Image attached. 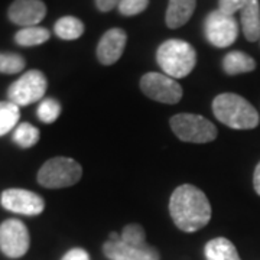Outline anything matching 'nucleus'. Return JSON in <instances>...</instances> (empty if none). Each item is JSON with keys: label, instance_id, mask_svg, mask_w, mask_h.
<instances>
[{"label": "nucleus", "instance_id": "nucleus-6", "mask_svg": "<svg viewBox=\"0 0 260 260\" xmlns=\"http://www.w3.org/2000/svg\"><path fill=\"white\" fill-rule=\"evenodd\" d=\"M48 88L47 77L39 70H30L12 84L8 90L9 102L20 106H29L39 102Z\"/></svg>", "mask_w": 260, "mask_h": 260}, {"label": "nucleus", "instance_id": "nucleus-1", "mask_svg": "<svg viewBox=\"0 0 260 260\" xmlns=\"http://www.w3.org/2000/svg\"><path fill=\"white\" fill-rule=\"evenodd\" d=\"M169 214L179 230L194 233L211 220V204L207 195L191 184L179 185L169 200Z\"/></svg>", "mask_w": 260, "mask_h": 260}, {"label": "nucleus", "instance_id": "nucleus-9", "mask_svg": "<svg viewBox=\"0 0 260 260\" xmlns=\"http://www.w3.org/2000/svg\"><path fill=\"white\" fill-rule=\"evenodd\" d=\"M30 237L22 221L9 218L0 224V250L10 259H19L29 250Z\"/></svg>", "mask_w": 260, "mask_h": 260}, {"label": "nucleus", "instance_id": "nucleus-14", "mask_svg": "<svg viewBox=\"0 0 260 260\" xmlns=\"http://www.w3.org/2000/svg\"><path fill=\"white\" fill-rule=\"evenodd\" d=\"M243 34L249 42H256L260 38V6L259 0H247L240 10Z\"/></svg>", "mask_w": 260, "mask_h": 260}, {"label": "nucleus", "instance_id": "nucleus-5", "mask_svg": "<svg viewBox=\"0 0 260 260\" xmlns=\"http://www.w3.org/2000/svg\"><path fill=\"white\" fill-rule=\"evenodd\" d=\"M171 129L182 142L208 143L217 138V127L213 121L200 114L179 113L171 117Z\"/></svg>", "mask_w": 260, "mask_h": 260}, {"label": "nucleus", "instance_id": "nucleus-18", "mask_svg": "<svg viewBox=\"0 0 260 260\" xmlns=\"http://www.w3.org/2000/svg\"><path fill=\"white\" fill-rule=\"evenodd\" d=\"M84 23L74 16H64L55 23V35L64 41H74L84 34Z\"/></svg>", "mask_w": 260, "mask_h": 260}, {"label": "nucleus", "instance_id": "nucleus-8", "mask_svg": "<svg viewBox=\"0 0 260 260\" xmlns=\"http://www.w3.org/2000/svg\"><path fill=\"white\" fill-rule=\"evenodd\" d=\"M140 88L146 97L164 104H177L182 99V87L171 77L148 73L140 80Z\"/></svg>", "mask_w": 260, "mask_h": 260}, {"label": "nucleus", "instance_id": "nucleus-12", "mask_svg": "<svg viewBox=\"0 0 260 260\" xmlns=\"http://www.w3.org/2000/svg\"><path fill=\"white\" fill-rule=\"evenodd\" d=\"M47 6L42 0H15L9 8V19L23 28L37 26L45 18Z\"/></svg>", "mask_w": 260, "mask_h": 260}, {"label": "nucleus", "instance_id": "nucleus-16", "mask_svg": "<svg viewBox=\"0 0 260 260\" xmlns=\"http://www.w3.org/2000/svg\"><path fill=\"white\" fill-rule=\"evenodd\" d=\"M207 260H242L236 246L229 239L217 237L205 244Z\"/></svg>", "mask_w": 260, "mask_h": 260}, {"label": "nucleus", "instance_id": "nucleus-19", "mask_svg": "<svg viewBox=\"0 0 260 260\" xmlns=\"http://www.w3.org/2000/svg\"><path fill=\"white\" fill-rule=\"evenodd\" d=\"M51 38L49 30L41 26H29L22 28L15 35V42L20 47H37L44 42H47Z\"/></svg>", "mask_w": 260, "mask_h": 260}, {"label": "nucleus", "instance_id": "nucleus-11", "mask_svg": "<svg viewBox=\"0 0 260 260\" xmlns=\"http://www.w3.org/2000/svg\"><path fill=\"white\" fill-rule=\"evenodd\" d=\"M103 253L110 260H160L159 251L149 246H132L123 240L106 242L103 244Z\"/></svg>", "mask_w": 260, "mask_h": 260}, {"label": "nucleus", "instance_id": "nucleus-10", "mask_svg": "<svg viewBox=\"0 0 260 260\" xmlns=\"http://www.w3.org/2000/svg\"><path fill=\"white\" fill-rule=\"evenodd\" d=\"M0 204L5 210L22 215H38L45 208V201L41 195L22 188H10L3 191Z\"/></svg>", "mask_w": 260, "mask_h": 260}, {"label": "nucleus", "instance_id": "nucleus-13", "mask_svg": "<svg viewBox=\"0 0 260 260\" xmlns=\"http://www.w3.org/2000/svg\"><path fill=\"white\" fill-rule=\"evenodd\" d=\"M127 42L126 32L120 28L107 30L97 45V58L103 65H113L120 59Z\"/></svg>", "mask_w": 260, "mask_h": 260}, {"label": "nucleus", "instance_id": "nucleus-2", "mask_svg": "<svg viewBox=\"0 0 260 260\" xmlns=\"http://www.w3.org/2000/svg\"><path fill=\"white\" fill-rule=\"evenodd\" d=\"M214 116L236 130H250L259 124L257 110L244 97L234 93L218 94L213 102Z\"/></svg>", "mask_w": 260, "mask_h": 260}, {"label": "nucleus", "instance_id": "nucleus-4", "mask_svg": "<svg viewBox=\"0 0 260 260\" xmlns=\"http://www.w3.org/2000/svg\"><path fill=\"white\" fill-rule=\"evenodd\" d=\"M83 177L81 165L71 158H52L38 172V182L45 188H67L77 184Z\"/></svg>", "mask_w": 260, "mask_h": 260}, {"label": "nucleus", "instance_id": "nucleus-17", "mask_svg": "<svg viewBox=\"0 0 260 260\" xmlns=\"http://www.w3.org/2000/svg\"><path fill=\"white\" fill-rule=\"evenodd\" d=\"M256 68V61L242 51H232L223 59V70L227 75L251 73Z\"/></svg>", "mask_w": 260, "mask_h": 260}, {"label": "nucleus", "instance_id": "nucleus-21", "mask_svg": "<svg viewBox=\"0 0 260 260\" xmlns=\"http://www.w3.org/2000/svg\"><path fill=\"white\" fill-rule=\"evenodd\" d=\"M39 140V130L30 123H22L13 132V142L23 149L35 146Z\"/></svg>", "mask_w": 260, "mask_h": 260}, {"label": "nucleus", "instance_id": "nucleus-15", "mask_svg": "<svg viewBox=\"0 0 260 260\" xmlns=\"http://www.w3.org/2000/svg\"><path fill=\"white\" fill-rule=\"evenodd\" d=\"M197 0H169L167 9L168 28L177 29L185 25L194 13Z\"/></svg>", "mask_w": 260, "mask_h": 260}, {"label": "nucleus", "instance_id": "nucleus-20", "mask_svg": "<svg viewBox=\"0 0 260 260\" xmlns=\"http://www.w3.org/2000/svg\"><path fill=\"white\" fill-rule=\"evenodd\" d=\"M19 117H20V113L16 104L10 102H0V136L15 129Z\"/></svg>", "mask_w": 260, "mask_h": 260}, {"label": "nucleus", "instance_id": "nucleus-29", "mask_svg": "<svg viewBox=\"0 0 260 260\" xmlns=\"http://www.w3.org/2000/svg\"><path fill=\"white\" fill-rule=\"evenodd\" d=\"M253 186H254V191L260 195V162L257 164V167L254 168V174H253Z\"/></svg>", "mask_w": 260, "mask_h": 260}, {"label": "nucleus", "instance_id": "nucleus-23", "mask_svg": "<svg viewBox=\"0 0 260 260\" xmlns=\"http://www.w3.org/2000/svg\"><path fill=\"white\" fill-rule=\"evenodd\" d=\"M37 114L42 123H54L61 114V104L55 99H45L39 104Z\"/></svg>", "mask_w": 260, "mask_h": 260}, {"label": "nucleus", "instance_id": "nucleus-28", "mask_svg": "<svg viewBox=\"0 0 260 260\" xmlns=\"http://www.w3.org/2000/svg\"><path fill=\"white\" fill-rule=\"evenodd\" d=\"M120 0H95V6L100 12H110L119 6Z\"/></svg>", "mask_w": 260, "mask_h": 260}, {"label": "nucleus", "instance_id": "nucleus-26", "mask_svg": "<svg viewBox=\"0 0 260 260\" xmlns=\"http://www.w3.org/2000/svg\"><path fill=\"white\" fill-rule=\"evenodd\" d=\"M246 3L247 0H218V10L233 16L236 12H240Z\"/></svg>", "mask_w": 260, "mask_h": 260}, {"label": "nucleus", "instance_id": "nucleus-22", "mask_svg": "<svg viewBox=\"0 0 260 260\" xmlns=\"http://www.w3.org/2000/svg\"><path fill=\"white\" fill-rule=\"evenodd\" d=\"M26 65L25 58L15 52H0V73L2 74H18L23 71Z\"/></svg>", "mask_w": 260, "mask_h": 260}, {"label": "nucleus", "instance_id": "nucleus-25", "mask_svg": "<svg viewBox=\"0 0 260 260\" xmlns=\"http://www.w3.org/2000/svg\"><path fill=\"white\" fill-rule=\"evenodd\" d=\"M149 0H120L119 12L123 16H135L139 15L148 8Z\"/></svg>", "mask_w": 260, "mask_h": 260}, {"label": "nucleus", "instance_id": "nucleus-27", "mask_svg": "<svg viewBox=\"0 0 260 260\" xmlns=\"http://www.w3.org/2000/svg\"><path fill=\"white\" fill-rule=\"evenodd\" d=\"M61 260H90V256H88V253L84 249L75 247V249H71L70 251H67L65 256Z\"/></svg>", "mask_w": 260, "mask_h": 260}, {"label": "nucleus", "instance_id": "nucleus-24", "mask_svg": "<svg viewBox=\"0 0 260 260\" xmlns=\"http://www.w3.org/2000/svg\"><path fill=\"white\" fill-rule=\"evenodd\" d=\"M121 240L132 246H143L146 244V233L139 224H127L120 234Z\"/></svg>", "mask_w": 260, "mask_h": 260}, {"label": "nucleus", "instance_id": "nucleus-7", "mask_svg": "<svg viewBox=\"0 0 260 260\" xmlns=\"http://www.w3.org/2000/svg\"><path fill=\"white\" fill-rule=\"evenodd\" d=\"M207 41L215 48H227L233 45L239 35V25L234 16L225 15L221 10L211 12L204 22Z\"/></svg>", "mask_w": 260, "mask_h": 260}, {"label": "nucleus", "instance_id": "nucleus-3", "mask_svg": "<svg viewBox=\"0 0 260 260\" xmlns=\"http://www.w3.org/2000/svg\"><path fill=\"white\" fill-rule=\"evenodd\" d=\"M156 61L162 71L177 80L191 74L197 64V52L191 44L181 39H168L156 51Z\"/></svg>", "mask_w": 260, "mask_h": 260}]
</instances>
